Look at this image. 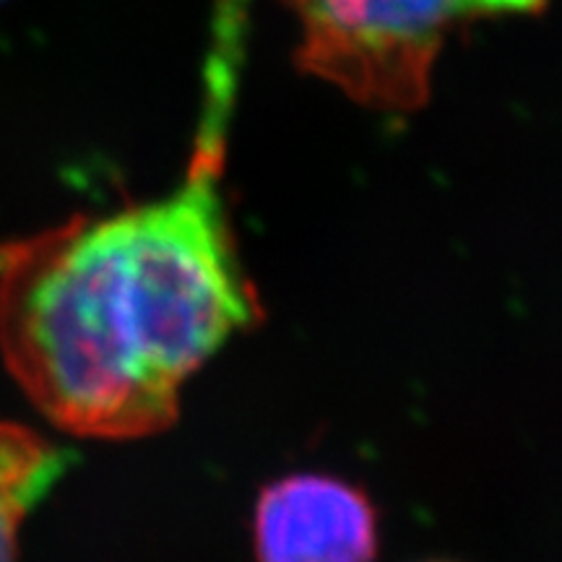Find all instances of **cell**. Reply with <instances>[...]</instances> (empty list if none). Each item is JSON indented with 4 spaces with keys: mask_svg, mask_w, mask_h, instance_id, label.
Segmentation results:
<instances>
[{
    "mask_svg": "<svg viewBox=\"0 0 562 562\" xmlns=\"http://www.w3.org/2000/svg\"><path fill=\"white\" fill-rule=\"evenodd\" d=\"M263 307L214 170L167 199L0 250V347L63 430L128 440L178 419L180 389Z\"/></svg>",
    "mask_w": 562,
    "mask_h": 562,
    "instance_id": "cell-1",
    "label": "cell"
},
{
    "mask_svg": "<svg viewBox=\"0 0 562 562\" xmlns=\"http://www.w3.org/2000/svg\"><path fill=\"white\" fill-rule=\"evenodd\" d=\"M375 505L347 480L292 474L266 484L252 510L258 562H375Z\"/></svg>",
    "mask_w": 562,
    "mask_h": 562,
    "instance_id": "cell-3",
    "label": "cell"
},
{
    "mask_svg": "<svg viewBox=\"0 0 562 562\" xmlns=\"http://www.w3.org/2000/svg\"><path fill=\"white\" fill-rule=\"evenodd\" d=\"M66 463L60 448L0 422V562H16L21 521L60 480Z\"/></svg>",
    "mask_w": 562,
    "mask_h": 562,
    "instance_id": "cell-4",
    "label": "cell"
},
{
    "mask_svg": "<svg viewBox=\"0 0 562 562\" xmlns=\"http://www.w3.org/2000/svg\"><path fill=\"white\" fill-rule=\"evenodd\" d=\"M297 60L360 104L406 112L430 94L446 34L463 19L531 13L547 0H290Z\"/></svg>",
    "mask_w": 562,
    "mask_h": 562,
    "instance_id": "cell-2",
    "label": "cell"
}]
</instances>
